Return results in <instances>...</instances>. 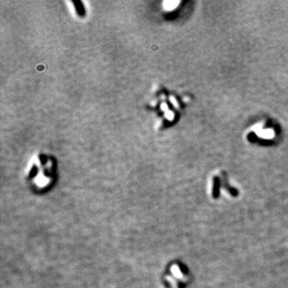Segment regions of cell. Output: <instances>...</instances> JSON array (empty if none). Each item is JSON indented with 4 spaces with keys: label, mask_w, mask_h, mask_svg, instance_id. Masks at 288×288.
Segmentation results:
<instances>
[{
    "label": "cell",
    "mask_w": 288,
    "mask_h": 288,
    "mask_svg": "<svg viewBox=\"0 0 288 288\" xmlns=\"http://www.w3.org/2000/svg\"><path fill=\"white\" fill-rule=\"evenodd\" d=\"M177 3H178V2H174V1L166 2L165 3V7H166V9H167V10H171V9H173V8L175 7Z\"/></svg>",
    "instance_id": "obj_1"
}]
</instances>
